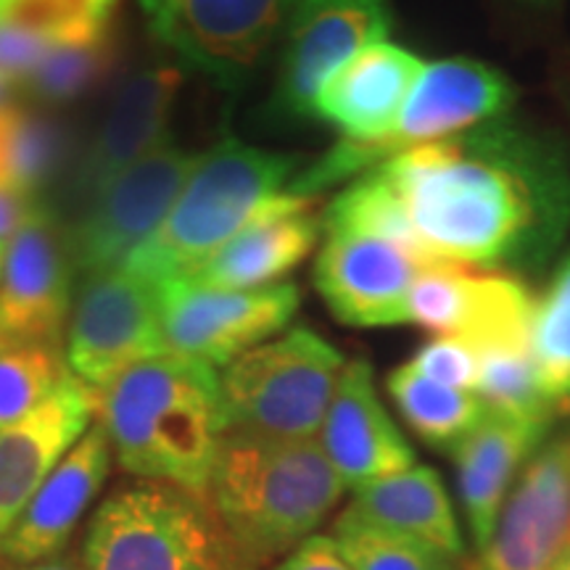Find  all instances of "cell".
<instances>
[{
	"label": "cell",
	"mask_w": 570,
	"mask_h": 570,
	"mask_svg": "<svg viewBox=\"0 0 570 570\" xmlns=\"http://www.w3.org/2000/svg\"><path fill=\"white\" fill-rule=\"evenodd\" d=\"M425 61L396 42H375L333 71L317 90L315 119L338 140L370 146L394 130Z\"/></svg>",
	"instance_id": "20"
},
{
	"label": "cell",
	"mask_w": 570,
	"mask_h": 570,
	"mask_svg": "<svg viewBox=\"0 0 570 570\" xmlns=\"http://www.w3.org/2000/svg\"><path fill=\"white\" fill-rule=\"evenodd\" d=\"M117 61L109 32L71 46H53L21 85L42 101L67 104L96 88Z\"/></svg>",
	"instance_id": "31"
},
{
	"label": "cell",
	"mask_w": 570,
	"mask_h": 570,
	"mask_svg": "<svg viewBox=\"0 0 570 570\" xmlns=\"http://www.w3.org/2000/svg\"><path fill=\"white\" fill-rule=\"evenodd\" d=\"M98 415V394L69 375L38 410L0 428V537Z\"/></svg>",
	"instance_id": "19"
},
{
	"label": "cell",
	"mask_w": 570,
	"mask_h": 570,
	"mask_svg": "<svg viewBox=\"0 0 570 570\" xmlns=\"http://www.w3.org/2000/svg\"><path fill=\"white\" fill-rule=\"evenodd\" d=\"M269 570H352V566L341 554L336 541L331 539V533L327 537L317 533V537L306 539L302 547H296L291 554H285Z\"/></svg>",
	"instance_id": "33"
},
{
	"label": "cell",
	"mask_w": 570,
	"mask_h": 570,
	"mask_svg": "<svg viewBox=\"0 0 570 570\" xmlns=\"http://www.w3.org/2000/svg\"><path fill=\"white\" fill-rule=\"evenodd\" d=\"M180 88L183 69L175 63H151L119 82L82 156L77 175L80 194L96 196L111 177L167 140L169 114Z\"/></svg>",
	"instance_id": "21"
},
{
	"label": "cell",
	"mask_w": 570,
	"mask_h": 570,
	"mask_svg": "<svg viewBox=\"0 0 570 570\" xmlns=\"http://www.w3.org/2000/svg\"><path fill=\"white\" fill-rule=\"evenodd\" d=\"M515 104V88L491 63L465 59H441L425 63L407 104L402 106L394 130L386 138L362 146L352 140H336L331 151L309 164L294 177L291 194L315 198L338 183L356 180L391 156L449 140L475 127L504 117Z\"/></svg>",
	"instance_id": "6"
},
{
	"label": "cell",
	"mask_w": 570,
	"mask_h": 570,
	"mask_svg": "<svg viewBox=\"0 0 570 570\" xmlns=\"http://www.w3.org/2000/svg\"><path fill=\"white\" fill-rule=\"evenodd\" d=\"M570 412V410H568ZM568 449H570V439H568Z\"/></svg>",
	"instance_id": "41"
},
{
	"label": "cell",
	"mask_w": 570,
	"mask_h": 570,
	"mask_svg": "<svg viewBox=\"0 0 570 570\" xmlns=\"http://www.w3.org/2000/svg\"><path fill=\"white\" fill-rule=\"evenodd\" d=\"M341 515L373 529L417 539L452 558L465 560V541L458 518L433 468L412 465L402 473L354 489L352 502L341 510Z\"/></svg>",
	"instance_id": "24"
},
{
	"label": "cell",
	"mask_w": 570,
	"mask_h": 570,
	"mask_svg": "<svg viewBox=\"0 0 570 570\" xmlns=\"http://www.w3.org/2000/svg\"><path fill=\"white\" fill-rule=\"evenodd\" d=\"M394 30L391 0H298L283 30L281 67L269 109L277 119L309 122L327 77Z\"/></svg>",
	"instance_id": "12"
},
{
	"label": "cell",
	"mask_w": 570,
	"mask_h": 570,
	"mask_svg": "<svg viewBox=\"0 0 570 570\" xmlns=\"http://www.w3.org/2000/svg\"><path fill=\"white\" fill-rule=\"evenodd\" d=\"M0 570H6V566H3V562H0Z\"/></svg>",
	"instance_id": "40"
},
{
	"label": "cell",
	"mask_w": 570,
	"mask_h": 570,
	"mask_svg": "<svg viewBox=\"0 0 570 570\" xmlns=\"http://www.w3.org/2000/svg\"><path fill=\"white\" fill-rule=\"evenodd\" d=\"M13 85H17V82H13L11 77H6L3 71H0V106L9 104V96H11V88H13Z\"/></svg>",
	"instance_id": "36"
},
{
	"label": "cell",
	"mask_w": 570,
	"mask_h": 570,
	"mask_svg": "<svg viewBox=\"0 0 570 570\" xmlns=\"http://www.w3.org/2000/svg\"><path fill=\"white\" fill-rule=\"evenodd\" d=\"M75 262L53 214L38 206L6 246L0 346H63L75 304Z\"/></svg>",
	"instance_id": "13"
},
{
	"label": "cell",
	"mask_w": 570,
	"mask_h": 570,
	"mask_svg": "<svg viewBox=\"0 0 570 570\" xmlns=\"http://www.w3.org/2000/svg\"><path fill=\"white\" fill-rule=\"evenodd\" d=\"M570 558L568 439L539 446L520 470L481 558L468 570H562Z\"/></svg>",
	"instance_id": "16"
},
{
	"label": "cell",
	"mask_w": 570,
	"mask_h": 570,
	"mask_svg": "<svg viewBox=\"0 0 570 570\" xmlns=\"http://www.w3.org/2000/svg\"><path fill=\"white\" fill-rule=\"evenodd\" d=\"M85 3H90L92 9L101 11V13H106V17H109V13H111V6H114V0H85Z\"/></svg>",
	"instance_id": "37"
},
{
	"label": "cell",
	"mask_w": 570,
	"mask_h": 570,
	"mask_svg": "<svg viewBox=\"0 0 570 570\" xmlns=\"http://www.w3.org/2000/svg\"><path fill=\"white\" fill-rule=\"evenodd\" d=\"M533 298L518 275L458 262H433L410 291L407 323L475 348L529 341Z\"/></svg>",
	"instance_id": "15"
},
{
	"label": "cell",
	"mask_w": 570,
	"mask_h": 570,
	"mask_svg": "<svg viewBox=\"0 0 570 570\" xmlns=\"http://www.w3.org/2000/svg\"><path fill=\"white\" fill-rule=\"evenodd\" d=\"M38 202L30 194L21 190L0 188V244L9 246V240L19 233V227L30 219V214L38 209Z\"/></svg>",
	"instance_id": "34"
},
{
	"label": "cell",
	"mask_w": 570,
	"mask_h": 570,
	"mask_svg": "<svg viewBox=\"0 0 570 570\" xmlns=\"http://www.w3.org/2000/svg\"><path fill=\"white\" fill-rule=\"evenodd\" d=\"M346 360L309 327H291L219 370L227 431L317 439Z\"/></svg>",
	"instance_id": "7"
},
{
	"label": "cell",
	"mask_w": 570,
	"mask_h": 570,
	"mask_svg": "<svg viewBox=\"0 0 570 570\" xmlns=\"http://www.w3.org/2000/svg\"><path fill=\"white\" fill-rule=\"evenodd\" d=\"M63 354L69 373L96 394L140 362L169 354L156 285L127 267L85 277L71 304Z\"/></svg>",
	"instance_id": "10"
},
{
	"label": "cell",
	"mask_w": 570,
	"mask_h": 570,
	"mask_svg": "<svg viewBox=\"0 0 570 570\" xmlns=\"http://www.w3.org/2000/svg\"><path fill=\"white\" fill-rule=\"evenodd\" d=\"M407 365L415 373L431 377V381L441 383V386L460 389V391H475L479 386V370L481 356L470 341L458 336H436L428 344H423L412 354Z\"/></svg>",
	"instance_id": "32"
},
{
	"label": "cell",
	"mask_w": 570,
	"mask_h": 570,
	"mask_svg": "<svg viewBox=\"0 0 570 570\" xmlns=\"http://www.w3.org/2000/svg\"><path fill=\"white\" fill-rule=\"evenodd\" d=\"M61 132L38 114L19 106H0V188L35 190L59 164Z\"/></svg>",
	"instance_id": "28"
},
{
	"label": "cell",
	"mask_w": 570,
	"mask_h": 570,
	"mask_svg": "<svg viewBox=\"0 0 570 570\" xmlns=\"http://www.w3.org/2000/svg\"><path fill=\"white\" fill-rule=\"evenodd\" d=\"M196 161V151L167 138L90 196L80 223L67 233L77 273L88 277L125 267L159 230Z\"/></svg>",
	"instance_id": "9"
},
{
	"label": "cell",
	"mask_w": 570,
	"mask_h": 570,
	"mask_svg": "<svg viewBox=\"0 0 570 570\" xmlns=\"http://www.w3.org/2000/svg\"><path fill=\"white\" fill-rule=\"evenodd\" d=\"M69 375L63 346H0V428L38 410Z\"/></svg>",
	"instance_id": "30"
},
{
	"label": "cell",
	"mask_w": 570,
	"mask_h": 570,
	"mask_svg": "<svg viewBox=\"0 0 570 570\" xmlns=\"http://www.w3.org/2000/svg\"><path fill=\"white\" fill-rule=\"evenodd\" d=\"M562 570H570V558L566 560V566H562Z\"/></svg>",
	"instance_id": "39"
},
{
	"label": "cell",
	"mask_w": 570,
	"mask_h": 570,
	"mask_svg": "<svg viewBox=\"0 0 570 570\" xmlns=\"http://www.w3.org/2000/svg\"><path fill=\"white\" fill-rule=\"evenodd\" d=\"M298 0H138L148 30L185 67L227 92L265 61Z\"/></svg>",
	"instance_id": "8"
},
{
	"label": "cell",
	"mask_w": 570,
	"mask_h": 570,
	"mask_svg": "<svg viewBox=\"0 0 570 570\" xmlns=\"http://www.w3.org/2000/svg\"><path fill=\"white\" fill-rule=\"evenodd\" d=\"M80 552L88 570H256L204 497L135 479L92 510Z\"/></svg>",
	"instance_id": "5"
},
{
	"label": "cell",
	"mask_w": 570,
	"mask_h": 570,
	"mask_svg": "<svg viewBox=\"0 0 570 570\" xmlns=\"http://www.w3.org/2000/svg\"><path fill=\"white\" fill-rule=\"evenodd\" d=\"M533 362L544 394L560 412L570 410V256L554 269L544 296L533 302L529 327Z\"/></svg>",
	"instance_id": "27"
},
{
	"label": "cell",
	"mask_w": 570,
	"mask_h": 570,
	"mask_svg": "<svg viewBox=\"0 0 570 570\" xmlns=\"http://www.w3.org/2000/svg\"><path fill=\"white\" fill-rule=\"evenodd\" d=\"M386 389L404 423L425 444L446 452H452L487 415V404L479 394L441 386L431 377L415 373L407 362L391 370Z\"/></svg>",
	"instance_id": "25"
},
{
	"label": "cell",
	"mask_w": 570,
	"mask_h": 570,
	"mask_svg": "<svg viewBox=\"0 0 570 570\" xmlns=\"http://www.w3.org/2000/svg\"><path fill=\"white\" fill-rule=\"evenodd\" d=\"M3 259H6V244H0V269H3Z\"/></svg>",
	"instance_id": "38"
},
{
	"label": "cell",
	"mask_w": 570,
	"mask_h": 570,
	"mask_svg": "<svg viewBox=\"0 0 570 570\" xmlns=\"http://www.w3.org/2000/svg\"><path fill=\"white\" fill-rule=\"evenodd\" d=\"M331 539L352 570H468V562L423 544V541L391 533L341 515L333 520Z\"/></svg>",
	"instance_id": "29"
},
{
	"label": "cell",
	"mask_w": 570,
	"mask_h": 570,
	"mask_svg": "<svg viewBox=\"0 0 570 570\" xmlns=\"http://www.w3.org/2000/svg\"><path fill=\"white\" fill-rule=\"evenodd\" d=\"M111 470L109 433L96 420L0 537V562L19 570L67 552L82 518L104 494Z\"/></svg>",
	"instance_id": "17"
},
{
	"label": "cell",
	"mask_w": 570,
	"mask_h": 570,
	"mask_svg": "<svg viewBox=\"0 0 570 570\" xmlns=\"http://www.w3.org/2000/svg\"><path fill=\"white\" fill-rule=\"evenodd\" d=\"M312 204L315 202H304L256 219L175 281L235 291L283 283L291 269L315 252L323 235V214Z\"/></svg>",
	"instance_id": "23"
},
{
	"label": "cell",
	"mask_w": 570,
	"mask_h": 570,
	"mask_svg": "<svg viewBox=\"0 0 570 570\" xmlns=\"http://www.w3.org/2000/svg\"><path fill=\"white\" fill-rule=\"evenodd\" d=\"M306 164L302 154L248 146L233 135L223 138L198 154L159 230L125 267L151 285L175 281L256 219L315 202L291 194V183Z\"/></svg>",
	"instance_id": "4"
},
{
	"label": "cell",
	"mask_w": 570,
	"mask_h": 570,
	"mask_svg": "<svg viewBox=\"0 0 570 570\" xmlns=\"http://www.w3.org/2000/svg\"><path fill=\"white\" fill-rule=\"evenodd\" d=\"M317 444L344 487L352 491L415 465V449L383 407L375 370L362 356L341 370Z\"/></svg>",
	"instance_id": "18"
},
{
	"label": "cell",
	"mask_w": 570,
	"mask_h": 570,
	"mask_svg": "<svg viewBox=\"0 0 570 570\" xmlns=\"http://www.w3.org/2000/svg\"><path fill=\"white\" fill-rule=\"evenodd\" d=\"M547 428L550 423L544 420L487 407L481 423L449 452L458 470V491L479 552L491 539L512 481L537 452Z\"/></svg>",
	"instance_id": "22"
},
{
	"label": "cell",
	"mask_w": 570,
	"mask_h": 570,
	"mask_svg": "<svg viewBox=\"0 0 570 570\" xmlns=\"http://www.w3.org/2000/svg\"><path fill=\"white\" fill-rule=\"evenodd\" d=\"M323 235L315 285L331 315L352 327L407 323L412 285L433 262L354 227H323Z\"/></svg>",
	"instance_id": "14"
},
{
	"label": "cell",
	"mask_w": 570,
	"mask_h": 570,
	"mask_svg": "<svg viewBox=\"0 0 570 570\" xmlns=\"http://www.w3.org/2000/svg\"><path fill=\"white\" fill-rule=\"evenodd\" d=\"M417 246L436 262L539 269L570 230V167L508 117L377 164Z\"/></svg>",
	"instance_id": "1"
},
{
	"label": "cell",
	"mask_w": 570,
	"mask_h": 570,
	"mask_svg": "<svg viewBox=\"0 0 570 570\" xmlns=\"http://www.w3.org/2000/svg\"><path fill=\"white\" fill-rule=\"evenodd\" d=\"M19 570H88V568H85L80 550H67L56 554L51 560L38 562V566H30V568H19Z\"/></svg>",
	"instance_id": "35"
},
{
	"label": "cell",
	"mask_w": 570,
	"mask_h": 570,
	"mask_svg": "<svg viewBox=\"0 0 570 570\" xmlns=\"http://www.w3.org/2000/svg\"><path fill=\"white\" fill-rule=\"evenodd\" d=\"M479 356L481 370L475 394L483 399L487 407L552 423L560 407L544 394L529 341L487 346Z\"/></svg>",
	"instance_id": "26"
},
{
	"label": "cell",
	"mask_w": 570,
	"mask_h": 570,
	"mask_svg": "<svg viewBox=\"0 0 570 570\" xmlns=\"http://www.w3.org/2000/svg\"><path fill=\"white\" fill-rule=\"evenodd\" d=\"M317 439L225 431L206 502L256 570H269L317 537L346 494Z\"/></svg>",
	"instance_id": "3"
},
{
	"label": "cell",
	"mask_w": 570,
	"mask_h": 570,
	"mask_svg": "<svg viewBox=\"0 0 570 570\" xmlns=\"http://www.w3.org/2000/svg\"><path fill=\"white\" fill-rule=\"evenodd\" d=\"M156 291L169 354L214 370L281 336L302 306V291L291 281L244 291L167 281Z\"/></svg>",
	"instance_id": "11"
},
{
	"label": "cell",
	"mask_w": 570,
	"mask_h": 570,
	"mask_svg": "<svg viewBox=\"0 0 570 570\" xmlns=\"http://www.w3.org/2000/svg\"><path fill=\"white\" fill-rule=\"evenodd\" d=\"M96 420L122 473L206 499L227 431L219 370L177 354L154 356L98 391Z\"/></svg>",
	"instance_id": "2"
}]
</instances>
